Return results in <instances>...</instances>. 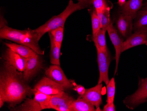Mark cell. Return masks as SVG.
Here are the masks:
<instances>
[{"label":"cell","mask_w":147,"mask_h":111,"mask_svg":"<svg viewBox=\"0 0 147 111\" xmlns=\"http://www.w3.org/2000/svg\"><path fill=\"white\" fill-rule=\"evenodd\" d=\"M93 104L80 96L72 104V111H95L96 108Z\"/></svg>","instance_id":"18"},{"label":"cell","mask_w":147,"mask_h":111,"mask_svg":"<svg viewBox=\"0 0 147 111\" xmlns=\"http://www.w3.org/2000/svg\"><path fill=\"white\" fill-rule=\"evenodd\" d=\"M147 101V78H139L138 87L134 93L126 97L124 104L128 108L134 109Z\"/></svg>","instance_id":"4"},{"label":"cell","mask_w":147,"mask_h":111,"mask_svg":"<svg viewBox=\"0 0 147 111\" xmlns=\"http://www.w3.org/2000/svg\"><path fill=\"white\" fill-rule=\"evenodd\" d=\"M106 30L108 31L111 40L115 49V69L114 75H115L118 71L120 57L122 52V49L123 42L118 35L117 30L115 28L112 22H111L107 29Z\"/></svg>","instance_id":"10"},{"label":"cell","mask_w":147,"mask_h":111,"mask_svg":"<svg viewBox=\"0 0 147 111\" xmlns=\"http://www.w3.org/2000/svg\"><path fill=\"white\" fill-rule=\"evenodd\" d=\"M34 100L38 103L42 110L50 109V101L52 95L42 93L38 90H34Z\"/></svg>","instance_id":"20"},{"label":"cell","mask_w":147,"mask_h":111,"mask_svg":"<svg viewBox=\"0 0 147 111\" xmlns=\"http://www.w3.org/2000/svg\"><path fill=\"white\" fill-rule=\"evenodd\" d=\"M74 100L72 97L62 91L58 94L52 95L50 109L57 111H72V104Z\"/></svg>","instance_id":"6"},{"label":"cell","mask_w":147,"mask_h":111,"mask_svg":"<svg viewBox=\"0 0 147 111\" xmlns=\"http://www.w3.org/2000/svg\"><path fill=\"white\" fill-rule=\"evenodd\" d=\"M78 2H88L90 0H78Z\"/></svg>","instance_id":"31"},{"label":"cell","mask_w":147,"mask_h":111,"mask_svg":"<svg viewBox=\"0 0 147 111\" xmlns=\"http://www.w3.org/2000/svg\"><path fill=\"white\" fill-rule=\"evenodd\" d=\"M91 16L92 25V35H93L96 33L101 29V25L95 10L93 11Z\"/></svg>","instance_id":"26"},{"label":"cell","mask_w":147,"mask_h":111,"mask_svg":"<svg viewBox=\"0 0 147 111\" xmlns=\"http://www.w3.org/2000/svg\"><path fill=\"white\" fill-rule=\"evenodd\" d=\"M107 31L101 29L95 34L92 35V41L94 43L96 47L105 52L109 51L106 41L105 34Z\"/></svg>","instance_id":"19"},{"label":"cell","mask_w":147,"mask_h":111,"mask_svg":"<svg viewBox=\"0 0 147 111\" xmlns=\"http://www.w3.org/2000/svg\"><path fill=\"white\" fill-rule=\"evenodd\" d=\"M141 45L147 46V33H134L123 42L122 52Z\"/></svg>","instance_id":"14"},{"label":"cell","mask_w":147,"mask_h":111,"mask_svg":"<svg viewBox=\"0 0 147 111\" xmlns=\"http://www.w3.org/2000/svg\"><path fill=\"white\" fill-rule=\"evenodd\" d=\"M97 50V63L99 70V78L98 84L104 82L106 84L109 82V70L111 62V57L109 51H102L99 48Z\"/></svg>","instance_id":"5"},{"label":"cell","mask_w":147,"mask_h":111,"mask_svg":"<svg viewBox=\"0 0 147 111\" xmlns=\"http://www.w3.org/2000/svg\"><path fill=\"white\" fill-rule=\"evenodd\" d=\"M33 89L50 95L58 94L66 90L63 86L46 76L43 77L38 81L35 84Z\"/></svg>","instance_id":"7"},{"label":"cell","mask_w":147,"mask_h":111,"mask_svg":"<svg viewBox=\"0 0 147 111\" xmlns=\"http://www.w3.org/2000/svg\"><path fill=\"white\" fill-rule=\"evenodd\" d=\"M42 61L38 54L26 59L25 69L23 73L24 79L26 82L30 80L42 68Z\"/></svg>","instance_id":"9"},{"label":"cell","mask_w":147,"mask_h":111,"mask_svg":"<svg viewBox=\"0 0 147 111\" xmlns=\"http://www.w3.org/2000/svg\"><path fill=\"white\" fill-rule=\"evenodd\" d=\"M126 2V0H118V3L120 6L123 5Z\"/></svg>","instance_id":"30"},{"label":"cell","mask_w":147,"mask_h":111,"mask_svg":"<svg viewBox=\"0 0 147 111\" xmlns=\"http://www.w3.org/2000/svg\"><path fill=\"white\" fill-rule=\"evenodd\" d=\"M87 2H78L75 3L70 0L66 9L58 15L53 16L45 24L34 30L38 36L39 41L45 34L59 27L64 28V24L67 19L71 14L79 10L86 7Z\"/></svg>","instance_id":"3"},{"label":"cell","mask_w":147,"mask_h":111,"mask_svg":"<svg viewBox=\"0 0 147 111\" xmlns=\"http://www.w3.org/2000/svg\"><path fill=\"white\" fill-rule=\"evenodd\" d=\"M104 111H115V106L114 103H107L103 108Z\"/></svg>","instance_id":"28"},{"label":"cell","mask_w":147,"mask_h":111,"mask_svg":"<svg viewBox=\"0 0 147 111\" xmlns=\"http://www.w3.org/2000/svg\"><path fill=\"white\" fill-rule=\"evenodd\" d=\"M22 72L5 62L0 73V108L7 102L14 106L26 97L34 94L24 79Z\"/></svg>","instance_id":"1"},{"label":"cell","mask_w":147,"mask_h":111,"mask_svg":"<svg viewBox=\"0 0 147 111\" xmlns=\"http://www.w3.org/2000/svg\"><path fill=\"white\" fill-rule=\"evenodd\" d=\"M115 92V82L114 78H112L107 84V103H114Z\"/></svg>","instance_id":"25"},{"label":"cell","mask_w":147,"mask_h":111,"mask_svg":"<svg viewBox=\"0 0 147 111\" xmlns=\"http://www.w3.org/2000/svg\"><path fill=\"white\" fill-rule=\"evenodd\" d=\"M5 62L13 66L19 71L24 72L25 69L26 58L22 57L8 48L3 55Z\"/></svg>","instance_id":"12"},{"label":"cell","mask_w":147,"mask_h":111,"mask_svg":"<svg viewBox=\"0 0 147 111\" xmlns=\"http://www.w3.org/2000/svg\"><path fill=\"white\" fill-rule=\"evenodd\" d=\"M63 31L64 28L59 27L49 31L54 39L55 44L61 49L63 40Z\"/></svg>","instance_id":"24"},{"label":"cell","mask_w":147,"mask_h":111,"mask_svg":"<svg viewBox=\"0 0 147 111\" xmlns=\"http://www.w3.org/2000/svg\"><path fill=\"white\" fill-rule=\"evenodd\" d=\"M96 12H101L109 7L105 0H91Z\"/></svg>","instance_id":"27"},{"label":"cell","mask_w":147,"mask_h":111,"mask_svg":"<svg viewBox=\"0 0 147 111\" xmlns=\"http://www.w3.org/2000/svg\"><path fill=\"white\" fill-rule=\"evenodd\" d=\"M134 33H147V10H139L133 22Z\"/></svg>","instance_id":"15"},{"label":"cell","mask_w":147,"mask_h":111,"mask_svg":"<svg viewBox=\"0 0 147 111\" xmlns=\"http://www.w3.org/2000/svg\"><path fill=\"white\" fill-rule=\"evenodd\" d=\"M73 89L77 91L80 96L83 95L85 93L86 90V89L81 85H77Z\"/></svg>","instance_id":"29"},{"label":"cell","mask_w":147,"mask_h":111,"mask_svg":"<svg viewBox=\"0 0 147 111\" xmlns=\"http://www.w3.org/2000/svg\"><path fill=\"white\" fill-rule=\"evenodd\" d=\"M133 20L131 16L121 14L117 21L118 30L123 37L128 38L133 31Z\"/></svg>","instance_id":"13"},{"label":"cell","mask_w":147,"mask_h":111,"mask_svg":"<svg viewBox=\"0 0 147 111\" xmlns=\"http://www.w3.org/2000/svg\"><path fill=\"white\" fill-rule=\"evenodd\" d=\"M45 74L46 77L63 86L66 90L73 88V85L66 77L60 65H52L45 70Z\"/></svg>","instance_id":"8"},{"label":"cell","mask_w":147,"mask_h":111,"mask_svg":"<svg viewBox=\"0 0 147 111\" xmlns=\"http://www.w3.org/2000/svg\"><path fill=\"white\" fill-rule=\"evenodd\" d=\"M96 13L100 23L101 29L106 30L111 22L110 20V8L109 7L103 11L98 12Z\"/></svg>","instance_id":"23"},{"label":"cell","mask_w":147,"mask_h":111,"mask_svg":"<svg viewBox=\"0 0 147 111\" xmlns=\"http://www.w3.org/2000/svg\"><path fill=\"white\" fill-rule=\"evenodd\" d=\"M49 35L50 38L51 43V50H50V62L53 65H60V51L61 48H59L55 44L54 39L50 32H49Z\"/></svg>","instance_id":"21"},{"label":"cell","mask_w":147,"mask_h":111,"mask_svg":"<svg viewBox=\"0 0 147 111\" xmlns=\"http://www.w3.org/2000/svg\"><path fill=\"white\" fill-rule=\"evenodd\" d=\"M103 84H97L95 86L86 89L85 93L81 97L90 102L95 107L96 111H100V106L102 103V91Z\"/></svg>","instance_id":"11"},{"label":"cell","mask_w":147,"mask_h":111,"mask_svg":"<svg viewBox=\"0 0 147 111\" xmlns=\"http://www.w3.org/2000/svg\"><path fill=\"white\" fill-rule=\"evenodd\" d=\"M42 109L34 99L27 98L24 103L14 109V111H41Z\"/></svg>","instance_id":"22"},{"label":"cell","mask_w":147,"mask_h":111,"mask_svg":"<svg viewBox=\"0 0 147 111\" xmlns=\"http://www.w3.org/2000/svg\"><path fill=\"white\" fill-rule=\"evenodd\" d=\"M143 0H129L122 6L121 14L131 16L134 20L137 13L142 9Z\"/></svg>","instance_id":"16"},{"label":"cell","mask_w":147,"mask_h":111,"mask_svg":"<svg viewBox=\"0 0 147 111\" xmlns=\"http://www.w3.org/2000/svg\"><path fill=\"white\" fill-rule=\"evenodd\" d=\"M142 10H147V5L145 6V7L143 8Z\"/></svg>","instance_id":"32"},{"label":"cell","mask_w":147,"mask_h":111,"mask_svg":"<svg viewBox=\"0 0 147 111\" xmlns=\"http://www.w3.org/2000/svg\"><path fill=\"white\" fill-rule=\"evenodd\" d=\"M0 37L26 46L38 54L43 55L44 54V51L40 48L38 36L34 30H20L5 25L0 30Z\"/></svg>","instance_id":"2"},{"label":"cell","mask_w":147,"mask_h":111,"mask_svg":"<svg viewBox=\"0 0 147 111\" xmlns=\"http://www.w3.org/2000/svg\"><path fill=\"white\" fill-rule=\"evenodd\" d=\"M5 44L8 48L26 59L34 57L38 54L32 49L26 46L15 43H5Z\"/></svg>","instance_id":"17"}]
</instances>
